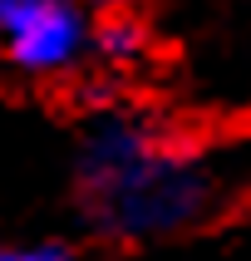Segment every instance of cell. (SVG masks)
I'll return each mask as SVG.
<instances>
[{"label":"cell","mask_w":251,"mask_h":261,"mask_svg":"<svg viewBox=\"0 0 251 261\" xmlns=\"http://www.w3.org/2000/svg\"><path fill=\"white\" fill-rule=\"evenodd\" d=\"M0 261H79V251L64 237H25V242L0 237Z\"/></svg>","instance_id":"277c9868"},{"label":"cell","mask_w":251,"mask_h":261,"mask_svg":"<svg viewBox=\"0 0 251 261\" xmlns=\"http://www.w3.org/2000/svg\"><path fill=\"white\" fill-rule=\"evenodd\" d=\"M74 192L89 232L118 247L187 237L227 202L212 158L192 133L123 103L89 114L79 128Z\"/></svg>","instance_id":"6da1fadb"},{"label":"cell","mask_w":251,"mask_h":261,"mask_svg":"<svg viewBox=\"0 0 251 261\" xmlns=\"http://www.w3.org/2000/svg\"><path fill=\"white\" fill-rule=\"evenodd\" d=\"M0 64L30 84H64L89 64V10L79 0H0Z\"/></svg>","instance_id":"7a4b0ae2"},{"label":"cell","mask_w":251,"mask_h":261,"mask_svg":"<svg viewBox=\"0 0 251 261\" xmlns=\"http://www.w3.org/2000/svg\"><path fill=\"white\" fill-rule=\"evenodd\" d=\"M148 59H153V25L138 15V5L89 15V64L108 74H133Z\"/></svg>","instance_id":"3957f363"},{"label":"cell","mask_w":251,"mask_h":261,"mask_svg":"<svg viewBox=\"0 0 251 261\" xmlns=\"http://www.w3.org/2000/svg\"><path fill=\"white\" fill-rule=\"evenodd\" d=\"M89 15H99V10H123V5H138V0H79Z\"/></svg>","instance_id":"5b68a950"}]
</instances>
